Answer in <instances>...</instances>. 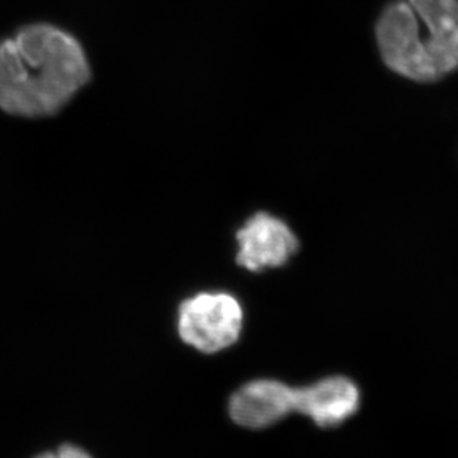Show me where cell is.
<instances>
[{"label":"cell","instance_id":"cell-1","mask_svg":"<svg viewBox=\"0 0 458 458\" xmlns=\"http://www.w3.org/2000/svg\"><path fill=\"white\" fill-rule=\"evenodd\" d=\"M89 78L85 49L60 27L30 24L0 42V109L13 116H53Z\"/></svg>","mask_w":458,"mask_h":458},{"label":"cell","instance_id":"cell-2","mask_svg":"<svg viewBox=\"0 0 458 458\" xmlns=\"http://www.w3.org/2000/svg\"><path fill=\"white\" fill-rule=\"evenodd\" d=\"M375 36L384 63L417 82H433L458 69V0H393Z\"/></svg>","mask_w":458,"mask_h":458},{"label":"cell","instance_id":"cell-3","mask_svg":"<svg viewBox=\"0 0 458 458\" xmlns=\"http://www.w3.org/2000/svg\"><path fill=\"white\" fill-rule=\"evenodd\" d=\"M242 327V305L224 292L199 293L179 309V335L199 352H216L233 345Z\"/></svg>","mask_w":458,"mask_h":458},{"label":"cell","instance_id":"cell-4","mask_svg":"<svg viewBox=\"0 0 458 458\" xmlns=\"http://www.w3.org/2000/svg\"><path fill=\"white\" fill-rule=\"evenodd\" d=\"M237 264L251 273L286 265L300 249L287 224L269 213H256L235 233Z\"/></svg>","mask_w":458,"mask_h":458},{"label":"cell","instance_id":"cell-5","mask_svg":"<svg viewBox=\"0 0 458 458\" xmlns=\"http://www.w3.org/2000/svg\"><path fill=\"white\" fill-rule=\"evenodd\" d=\"M293 390L276 379L251 381L231 397L229 414L242 428H269L295 411Z\"/></svg>","mask_w":458,"mask_h":458},{"label":"cell","instance_id":"cell-6","mask_svg":"<svg viewBox=\"0 0 458 458\" xmlns=\"http://www.w3.org/2000/svg\"><path fill=\"white\" fill-rule=\"evenodd\" d=\"M295 411L318 428H334L350 419L360 403L356 384L345 377H329L307 387L295 388Z\"/></svg>","mask_w":458,"mask_h":458},{"label":"cell","instance_id":"cell-7","mask_svg":"<svg viewBox=\"0 0 458 458\" xmlns=\"http://www.w3.org/2000/svg\"><path fill=\"white\" fill-rule=\"evenodd\" d=\"M36 458H91L84 450H81L78 446L64 445L58 448L55 453H45V454L38 455Z\"/></svg>","mask_w":458,"mask_h":458}]
</instances>
